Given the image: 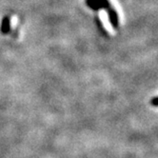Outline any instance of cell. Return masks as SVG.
Returning <instances> with one entry per match:
<instances>
[{"label":"cell","instance_id":"2","mask_svg":"<svg viewBox=\"0 0 158 158\" xmlns=\"http://www.w3.org/2000/svg\"><path fill=\"white\" fill-rule=\"evenodd\" d=\"M1 32L3 35H7V33L10 32V19L9 16H5L2 20V23H1Z\"/></svg>","mask_w":158,"mask_h":158},{"label":"cell","instance_id":"1","mask_svg":"<svg viewBox=\"0 0 158 158\" xmlns=\"http://www.w3.org/2000/svg\"><path fill=\"white\" fill-rule=\"evenodd\" d=\"M86 4L89 8L93 10L103 9L106 10L109 19L111 26L114 29H118L119 27V15L114 8L111 6L109 0H86Z\"/></svg>","mask_w":158,"mask_h":158},{"label":"cell","instance_id":"3","mask_svg":"<svg viewBox=\"0 0 158 158\" xmlns=\"http://www.w3.org/2000/svg\"><path fill=\"white\" fill-rule=\"evenodd\" d=\"M152 105H154V106H158V97H156V98H153L152 99Z\"/></svg>","mask_w":158,"mask_h":158}]
</instances>
